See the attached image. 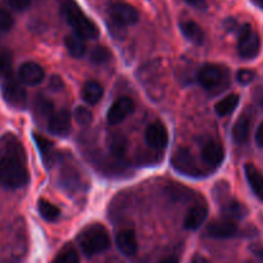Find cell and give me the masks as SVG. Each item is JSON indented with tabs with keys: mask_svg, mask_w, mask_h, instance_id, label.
<instances>
[{
	"mask_svg": "<svg viewBox=\"0 0 263 263\" xmlns=\"http://www.w3.org/2000/svg\"><path fill=\"white\" fill-rule=\"evenodd\" d=\"M26 152L13 134L0 138V184L7 189H21L28 182Z\"/></svg>",
	"mask_w": 263,
	"mask_h": 263,
	"instance_id": "obj_1",
	"label": "cell"
},
{
	"mask_svg": "<svg viewBox=\"0 0 263 263\" xmlns=\"http://www.w3.org/2000/svg\"><path fill=\"white\" fill-rule=\"evenodd\" d=\"M0 87L5 102L13 108L22 109L26 105V91L13 74L12 54L0 53Z\"/></svg>",
	"mask_w": 263,
	"mask_h": 263,
	"instance_id": "obj_2",
	"label": "cell"
},
{
	"mask_svg": "<svg viewBox=\"0 0 263 263\" xmlns=\"http://www.w3.org/2000/svg\"><path fill=\"white\" fill-rule=\"evenodd\" d=\"M62 13L67 23L73 28L74 33L81 36L82 39H97L99 36L97 25L90 18H87L86 14L80 9L79 5L72 0H67L66 3H63Z\"/></svg>",
	"mask_w": 263,
	"mask_h": 263,
	"instance_id": "obj_3",
	"label": "cell"
},
{
	"mask_svg": "<svg viewBox=\"0 0 263 263\" xmlns=\"http://www.w3.org/2000/svg\"><path fill=\"white\" fill-rule=\"evenodd\" d=\"M79 243L82 252L86 256L91 257L107 251L110 246V239L104 226L94 223L85 228L80 233Z\"/></svg>",
	"mask_w": 263,
	"mask_h": 263,
	"instance_id": "obj_4",
	"label": "cell"
},
{
	"mask_svg": "<svg viewBox=\"0 0 263 263\" xmlns=\"http://www.w3.org/2000/svg\"><path fill=\"white\" fill-rule=\"evenodd\" d=\"M261 50V39L258 33L246 23L238 30V51L243 59L256 58Z\"/></svg>",
	"mask_w": 263,
	"mask_h": 263,
	"instance_id": "obj_5",
	"label": "cell"
},
{
	"mask_svg": "<svg viewBox=\"0 0 263 263\" xmlns=\"http://www.w3.org/2000/svg\"><path fill=\"white\" fill-rule=\"evenodd\" d=\"M110 20L118 26L135 25L139 21V12L135 7L123 2H115L108 7Z\"/></svg>",
	"mask_w": 263,
	"mask_h": 263,
	"instance_id": "obj_6",
	"label": "cell"
},
{
	"mask_svg": "<svg viewBox=\"0 0 263 263\" xmlns=\"http://www.w3.org/2000/svg\"><path fill=\"white\" fill-rule=\"evenodd\" d=\"M171 164L177 172L186 176H199L200 170L193 157L192 152L187 148H179L172 156Z\"/></svg>",
	"mask_w": 263,
	"mask_h": 263,
	"instance_id": "obj_7",
	"label": "cell"
},
{
	"mask_svg": "<svg viewBox=\"0 0 263 263\" xmlns=\"http://www.w3.org/2000/svg\"><path fill=\"white\" fill-rule=\"evenodd\" d=\"M134 109H135V103L131 98L128 97H121L110 105L107 113L108 123L110 125H118L130 115H133Z\"/></svg>",
	"mask_w": 263,
	"mask_h": 263,
	"instance_id": "obj_8",
	"label": "cell"
},
{
	"mask_svg": "<svg viewBox=\"0 0 263 263\" xmlns=\"http://www.w3.org/2000/svg\"><path fill=\"white\" fill-rule=\"evenodd\" d=\"M223 71L215 64H204L198 73V82L205 90H215L222 84Z\"/></svg>",
	"mask_w": 263,
	"mask_h": 263,
	"instance_id": "obj_9",
	"label": "cell"
},
{
	"mask_svg": "<svg viewBox=\"0 0 263 263\" xmlns=\"http://www.w3.org/2000/svg\"><path fill=\"white\" fill-rule=\"evenodd\" d=\"M145 140L151 148L163 151L168 145V133L161 122L152 123L145 131Z\"/></svg>",
	"mask_w": 263,
	"mask_h": 263,
	"instance_id": "obj_10",
	"label": "cell"
},
{
	"mask_svg": "<svg viewBox=\"0 0 263 263\" xmlns=\"http://www.w3.org/2000/svg\"><path fill=\"white\" fill-rule=\"evenodd\" d=\"M18 77H20L22 84L28 85V86H35V85L43 82L45 72L40 64L35 63V62H26L20 67Z\"/></svg>",
	"mask_w": 263,
	"mask_h": 263,
	"instance_id": "obj_11",
	"label": "cell"
},
{
	"mask_svg": "<svg viewBox=\"0 0 263 263\" xmlns=\"http://www.w3.org/2000/svg\"><path fill=\"white\" fill-rule=\"evenodd\" d=\"M48 130L53 135H67L71 130V113L67 109H62L54 113L48 120Z\"/></svg>",
	"mask_w": 263,
	"mask_h": 263,
	"instance_id": "obj_12",
	"label": "cell"
},
{
	"mask_svg": "<svg viewBox=\"0 0 263 263\" xmlns=\"http://www.w3.org/2000/svg\"><path fill=\"white\" fill-rule=\"evenodd\" d=\"M207 233L211 238L215 239H229L233 238L238 233V225L231 220H220L211 223L207 229Z\"/></svg>",
	"mask_w": 263,
	"mask_h": 263,
	"instance_id": "obj_13",
	"label": "cell"
},
{
	"mask_svg": "<svg viewBox=\"0 0 263 263\" xmlns=\"http://www.w3.org/2000/svg\"><path fill=\"white\" fill-rule=\"evenodd\" d=\"M208 215V208L205 204H195L193 205L186 213V217L184 220V228L186 230H197L204 223Z\"/></svg>",
	"mask_w": 263,
	"mask_h": 263,
	"instance_id": "obj_14",
	"label": "cell"
},
{
	"mask_svg": "<svg viewBox=\"0 0 263 263\" xmlns=\"http://www.w3.org/2000/svg\"><path fill=\"white\" fill-rule=\"evenodd\" d=\"M202 157L208 166L217 167L222 163L223 158H225V151H223L222 145L220 143L208 141L203 146Z\"/></svg>",
	"mask_w": 263,
	"mask_h": 263,
	"instance_id": "obj_15",
	"label": "cell"
},
{
	"mask_svg": "<svg viewBox=\"0 0 263 263\" xmlns=\"http://www.w3.org/2000/svg\"><path fill=\"white\" fill-rule=\"evenodd\" d=\"M116 244H117L121 253H123L127 257L134 256V254H136V252H138V240H136V235L133 230H130V229L122 230L118 233L117 238H116Z\"/></svg>",
	"mask_w": 263,
	"mask_h": 263,
	"instance_id": "obj_16",
	"label": "cell"
},
{
	"mask_svg": "<svg viewBox=\"0 0 263 263\" xmlns=\"http://www.w3.org/2000/svg\"><path fill=\"white\" fill-rule=\"evenodd\" d=\"M33 140H35L36 146H37L39 152H40V156L44 164L46 167L53 166L54 162H55V149H54V144L46 138H44V136L39 135V134H33Z\"/></svg>",
	"mask_w": 263,
	"mask_h": 263,
	"instance_id": "obj_17",
	"label": "cell"
},
{
	"mask_svg": "<svg viewBox=\"0 0 263 263\" xmlns=\"http://www.w3.org/2000/svg\"><path fill=\"white\" fill-rule=\"evenodd\" d=\"M244 172H246L247 180H248V182H249V185H251L252 190H253L254 195H256L259 200H263V175H262V172L252 163L246 164V167H244Z\"/></svg>",
	"mask_w": 263,
	"mask_h": 263,
	"instance_id": "obj_18",
	"label": "cell"
},
{
	"mask_svg": "<svg viewBox=\"0 0 263 263\" xmlns=\"http://www.w3.org/2000/svg\"><path fill=\"white\" fill-rule=\"evenodd\" d=\"M180 30L190 43L195 44V45H202L204 43V32L198 23L193 22V21H185V22L180 23Z\"/></svg>",
	"mask_w": 263,
	"mask_h": 263,
	"instance_id": "obj_19",
	"label": "cell"
},
{
	"mask_svg": "<svg viewBox=\"0 0 263 263\" xmlns=\"http://www.w3.org/2000/svg\"><path fill=\"white\" fill-rule=\"evenodd\" d=\"M221 212L225 216L226 220H240L246 216L247 210L241 203H239L235 199H229L221 204Z\"/></svg>",
	"mask_w": 263,
	"mask_h": 263,
	"instance_id": "obj_20",
	"label": "cell"
},
{
	"mask_svg": "<svg viewBox=\"0 0 263 263\" xmlns=\"http://www.w3.org/2000/svg\"><path fill=\"white\" fill-rule=\"evenodd\" d=\"M104 90L103 86L97 81H87L82 87V99L90 105H94L103 98Z\"/></svg>",
	"mask_w": 263,
	"mask_h": 263,
	"instance_id": "obj_21",
	"label": "cell"
},
{
	"mask_svg": "<svg viewBox=\"0 0 263 263\" xmlns=\"http://www.w3.org/2000/svg\"><path fill=\"white\" fill-rule=\"evenodd\" d=\"M64 44L68 50L69 55L73 58H81L86 51V44H85V39L79 36L77 33H72L64 39Z\"/></svg>",
	"mask_w": 263,
	"mask_h": 263,
	"instance_id": "obj_22",
	"label": "cell"
},
{
	"mask_svg": "<svg viewBox=\"0 0 263 263\" xmlns=\"http://www.w3.org/2000/svg\"><path fill=\"white\" fill-rule=\"evenodd\" d=\"M251 123L246 116H241L233 127V139L238 144H244L249 138Z\"/></svg>",
	"mask_w": 263,
	"mask_h": 263,
	"instance_id": "obj_23",
	"label": "cell"
},
{
	"mask_svg": "<svg viewBox=\"0 0 263 263\" xmlns=\"http://www.w3.org/2000/svg\"><path fill=\"white\" fill-rule=\"evenodd\" d=\"M239 104V95L236 94H230L228 97H225L223 99H221L217 104L215 105V110L218 116L221 117H225L233 113V110L238 107Z\"/></svg>",
	"mask_w": 263,
	"mask_h": 263,
	"instance_id": "obj_24",
	"label": "cell"
},
{
	"mask_svg": "<svg viewBox=\"0 0 263 263\" xmlns=\"http://www.w3.org/2000/svg\"><path fill=\"white\" fill-rule=\"evenodd\" d=\"M37 210L41 217H43L44 220L49 221V222H53V221L58 220V217L61 216L58 207H55V205L51 204L50 202H48V200L45 199L39 200Z\"/></svg>",
	"mask_w": 263,
	"mask_h": 263,
	"instance_id": "obj_25",
	"label": "cell"
},
{
	"mask_svg": "<svg viewBox=\"0 0 263 263\" xmlns=\"http://www.w3.org/2000/svg\"><path fill=\"white\" fill-rule=\"evenodd\" d=\"M33 107H35V112L37 113L40 117L50 118L51 116L54 115L53 102H51L49 98L44 97V95H37V97H36Z\"/></svg>",
	"mask_w": 263,
	"mask_h": 263,
	"instance_id": "obj_26",
	"label": "cell"
},
{
	"mask_svg": "<svg viewBox=\"0 0 263 263\" xmlns=\"http://www.w3.org/2000/svg\"><path fill=\"white\" fill-rule=\"evenodd\" d=\"M127 139L123 135H120V134H115L109 140L110 153L115 157H117V158H121V157L125 156L126 151H127Z\"/></svg>",
	"mask_w": 263,
	"mask_h": 263,
	"instance_id": "obj_27",
	"label": "cell"
},
{
	"mask_svg": "<svg viewBox=\"0 0 263 263\" xmlns=\"http://www.w3.org/2000/svg\"><path fill=\"white\" fill-rule=\"evenodd\" d=\"M79 253L76 252V249L71 246H67L59 252L55 256V258L51 261V263H79Z\"/></svg>",
	"mask_w": 263,
	"mask_h": 263,
	"instance_id": "obj_28",
	"label": "cell"
},
{
	"mask_svg": "<svg viewBox=\"0 0 263 263\" xmlns=\"http://www.w3.org/2000/svg\"><path fill=\"white\" fill-rule=\"evenodd\" d=\"M112 58V54L104 46H95L90 53V61L95 64H104L108 63Z\"/></svg>",
	"mask_w": 263,
	"mask_h": 263,
	"instance_id": "obj_29",
	"label": "cell"
},
{
	"mask_svg": "<svg viewBox=\"0 0 263 263\" xmlns=\"http://www.w3.org/2000/svg\"><path fill=\"white\" fill-rule=\"evenodd\" d=\"M73 117L80 126H89L92 121L91 112L85 107H77L74 109Z\"/></svg>",
	"mask_w": 263,
	"mask_h": 263,
	"instance_id": "obj_30",
	"label": "cell"
},
{
	"mask_svg": "<svg viewBox=\"0 0 263 263\" xmlns=\"http://www.w3.org/2000/svg\"><path fill=\"white\" fill-rule=\"evenodd\" d=\"M13 23L14 21H13L12 14L0 8V32H8L13 27Z\"/></svg>",
	"mask_w": 263,
	"mask_h": 263,
	"instance_id": "obj_31",
	"label": "cell"
},
{
	"mask_svg": "<svg viewBox=\"0 0 263 263\" xmlns=\"http://www.w3.org/2000/svg\"><path fill=\"white\" fill-rule=\"evenodd\" d=\"M256 77V73H254L252 69H240V71L236 73V80L240 85H249Z\"/></svg>",
	"mask_w": 263,
	"mask_h": 263,
	"instance_id": "obj_32",
	"label": "cell"
},
{
	"mask_svg": "<svg viewBox=\"0 0 263 263\" xmlns=\"http://www.w3.org/2000/svg\"><path fill=\"white\" fill-rule=\"evenodd\" d=\"M9 4L17 12H23L30 7L31 0H9Z\"/></svg>",
	"mask_w": 263,
	"mask_h": 263,
	"instance_id": "obj_33",
	"label": "cell"
},
{
	"mask_svg": "<svg viewBox=\"0 0 263 263\" xmlns=\"http://www.w3.org/2000/svg\"><path fill=\"white\" fill-rule=\"evenodd\" d=\"M223 27H225L229 32L239 30L238 22H236V20H234V18H228V20H225V22H223Z\"/></svg>",
	"mask_w": 263,
	"mask_h": 263,
	"instance_id": "obj_34",
	"label": "cell"
},
{
	"mask_svg": "<svg viewBox=\"0 0 263 263\" xmlns=\"http://www.w3.org/2000/svg\"><path fill=\"white\" fill-rule=\"evenodd\" d=\"M49 86H50L53 90H59L61 87H63V81H62L61 77L57 76V74H54V76H51Z\"/></svg>",
	"mask_w": 263,
	"mask_h": 263,
	"instance_id": "obj_35",
	"label": "cell"
},
{
	"mask_svg": "<svg viewBox=\"0 0 263 263\" xmlns=\"http://www.w3.org/2000/svg\"><path fill=\"white\" fill-rule=\"evenodd\" d=\"M189 5L197 8V9H205L207 8V0H185Z\"/></svg>",
	"mask_w": 263,
	"mask_h": 263,
	"instance_id": "obj_36",
	"label": "cell"
},
{
	"mask_svg": "<svg viewBox=\"0 0 263 263\" xmlns=\"http://www.w3.org/2000/svg\"><path fill=\"white\" fill-rule=\"evenodd\" d=\"M256 143L257 145L263 148V122L258 126V128L256 131Z\"/></svg>",
	"mask_w": 263,
	"mask_h": 263,
	"instance_id": "obj_37",
	"label": "cell"
},
{
	"mask_svg": "<svg viewBox=\"0 0 263 263\" xmlns=\"http://www.w3.org/2000/svg\"><path fill=\"white\" fill-rule=\"evenodd\" d=\"M190 263H208V261L207 258H204V257L200 256V254H195V256L192 258V262Z\"/></svg>",
	"mask_w": 263,
	"mask_h": 263,
	"instance_id": "obj_38",
	"label": "cell"
},
{
	"mask_svg": "<svg viewBox=\"0 0 263 263\" xmlns=\"http://www.w3.org/2000/svg\"><path fill=\"white\" fill-rule=\"evenodd\" d=\"M159 263H179V261L175 257H168V258H164L163 261H161Z\"/></svg>",
	"mask_w": 263,
	"mask_h": 263,
	"instance_id": "obj_39",
	"label": "cell"
},
{
	"mask_svg": "<svg viewBox=\"0 0 263 263\" xmlns=\"http://www.w3.org/2000/svg\"><path fill=\"white\" fill-rule=\"evenodd\" d=\"M256 2H257V3H258V4H259V5H262V7H263V0H256Z\"/></svg>",
	"mask_w": 263,
	"mask_h": 263,
	"instance_id": "obj_40",
	"label": "cell"
}]
</instances>
